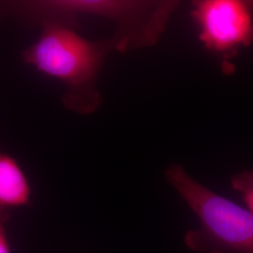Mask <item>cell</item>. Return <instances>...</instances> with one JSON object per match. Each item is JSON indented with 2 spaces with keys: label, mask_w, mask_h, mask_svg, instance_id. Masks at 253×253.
Segmentation results:
<instances>
[{
  "label": "cell",
  "mask_w": 253,
  "mask_h": 253,
  "mask_svg": "<svg viewBox=\"0 0 253 253\" xmlns=\"http://www.w3.org/2000/svg\"><path fill=\"white\" fill-rule=\"evenodd\" d=\"M179 1L34 0L0 1V21L16 19L28 26L63 24L80 27V17L110 20L117 51L126 54L155 45L163 36Z\"/></svg>",
  "instance_id": "obj_1"
},
{
  "label": "cell",
  "mask_w": 253,
  "mask_h": 253,
  "mask_svg": "<svg viewBox=\"0 0 253 253\" xmlns=\"http://www.w3.org/2000/svg\"><path fill=\"white\" fill-rule=\"evenodd\" d=\"M42 27L39 39L22 52L23 62L63 84L65 108L82 116L95 113L102 104L101 70L108 54L117 51L114 40L90 41L63 24Z\"/></svg>",
  "instance_id": "obj_2"
},
{
  "label": "cell",
  "mask_w": 253,
  "mask_h": 253,
  "mask_svg": "<svg viewBox=\"0 0 253 253\" xmlns=\"http://www.w3.org/2000/svg\"><path fill=\"white\" fill-rule=\"evenodd\" d=\"M166 179L178 192L201 224L186 243L201 253H253V214L192 178L178 164L166 171Z\"/></svg>",
  "instance_id": "obj_3"
},
{
  "label": "cell",
  "mask_w": 253,
  "mask_h": 253,
  "mask_svg": "<svg viewBox=\"0 0 253 253\" xmlns=\"http://www.w3.org/2000/svg\"><path fill=\"white\" fill-rule=\"evenodd\" d=\"M190 16L202 45L228 71V60L253 43V1L197 0L191 2Z\"/></svg>",
  "instance_id": "obj_4"
},
{
  "label": "cell",
  "mask_w": 253,
  "mask_h": 253,
  "mask_svg": "<svg viewBox=\"0 0 253 253\" xmlns=\"http://www.w3.org/2000/svg\"><path fill=\"white\" fill-rule=\"evenodd\" d=\"M31 203V188L17 161L0 149V208L27 207Z\"/></svg>",
  "instance_id": "obj_5"
},
{
  "label": "cell",
  "mask_w": 253,
  "mask_h": 253,
  "mask_svg": "<svg viewBox=\"0 0 253 253\" xmlns=\"http://www.w3.org/2000/svg\"><path fill=\"white\" fill-rule=\"evenodd\" d=\"M231 183L233 189L241 195L247 209L253 214V171L247 170L235 174Z\"/></svg>",
  "instance_id": "obj_6"
},
{
  "label": "cell",
  "mask_w": 253,
  "mask_h": 253,
  "mask_svg": "<svg viewBox=\"0 0 253 253\" xmlns=\"http://www.w3.org/2000/svg\"><path fill=\"white\" fill-rule=\"evenodd\" d=\"M10 218V210L0 208V253H10L7 224Z\"/></svg>",
  "instance_id": "obj_7"
}]
</instances>
